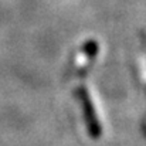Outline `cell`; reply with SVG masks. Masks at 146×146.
Instances as JSON below:
<instances>
[{
  "instance_id": "6da1fadb",
  "label": "cell",
  "mask_w": 146,
  "mask_h": 146,
  "mask_svg": "<svg viewBox=\"0 0 146 146\" xmlns=\"http://www.w3.org/2000/svg\"><path fill=\"white\" fill-rule=\"evenodd\" d=\"M78 95L82 99V106H84V116H85V121H87V126L91 132V136L92 138H99L101 136V125L98 122L97 113H95V109H94V105H92V101L90 98V94L85 88H81L78 91Z\"/></svg>"
}]
</instances>
